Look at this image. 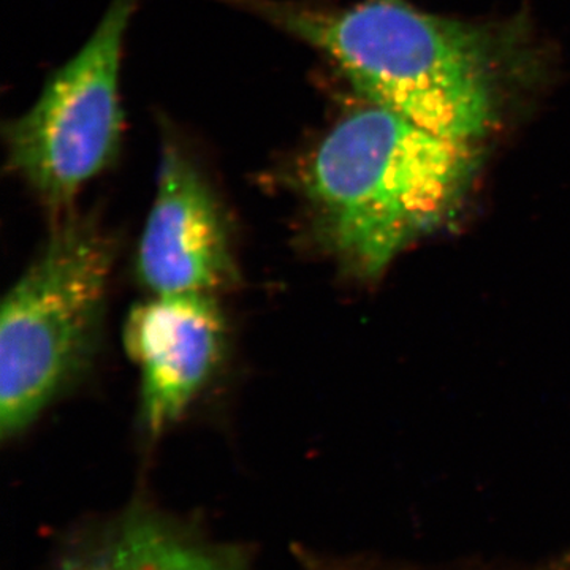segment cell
Returning <instances> with one entry per match:
<instances>
[{
	"label": "cell",
	"mask_w": 570,
	"mask_h": 570,
	"mask_svg": "<svg viewBox=\"0 0 570 570\" xmlns=\"http://www.w3.org/2000/svg\"><path fill=\"white\" fill-rule=\"evenodd\" d=\"M471 142L377 105L351 112L294 176L314 242L355 279H377L453 216L478 167Z\"/></svg>",
	"instance_id": "6da1fadb"
},
{
	"label": "cell",
	"mask_w": 570,
	"mask_h": 570,
	"mask_svg": "<svg viewBox=\"0 0 570 570\" xmlns=\"http://www.w3.org/2000/svg\"><path fill=\"white\" fill-rule=\"evenodd\" d=\"M324 52L367 99L415 126L474 141L493 119L489 48L469 26L400 0L325 11L285 0H230Z\"/></svg>",
	"instance_id": "7a4b0ae2"
},
{
	"label": "cell",
	"mask_w": 570,
	"mask_h": 570,
	"mask_svg": "<svg viewBox=\"0 0 570 570\" xmlns=\"http://www.w3.org/2000/svg\"><path fill=\"white\" fill-rule=\"evenodd\" d=\"M116 242L89 216L56 217L0 311V436L20 438L91 366Z\"/></svg>",
	"instance_id": "3957f363"
},
{
	"label": "cell",
	"mask_w": 570,
	"mask_h": 570,
	"mask_svg": "<svg viewBox=\"0 0 570 570\" xmlns=\"http://www.w3.org/2000/svg\"><path fill=\"white\" fill-rule=\"evenodd\" d=\"M134 10L135 0H112L85 47L51 75L31 110L7 126L11 170L52 216L73 212L82 187L119 156V70Z\"/></svg>",
	"instance_id": "277c9868"
},
{
	"label": "cell",
	"mask_w": 570,
	"mask_h": 570,
	"mask_svg": "<svg viewBox=\"0 0 570 570\" xmlns=\"http://www.w3.org/2000/svg\"><path fill=\"white\" fill-rule=\"evenodd\" d=\"M135 269L151 295H217L238 283L228 214L178 141L165 142Z\"/></svg>",
	"instance_id": "5b68a950"
},
{
	"label": "cell",
	"mask_w": 570,
	"mask_h": 570,
	"mask_svg": "<svg viewBox=\"0 0 570 570\" xmlns=\"http://www.w3.org/2000/svg\"><path fill=\"white\" fill-rule=\"evenodd\" d=\"M124 347L140 371V423L163 436L219 370L227 322L216 295L153 294L130 309Z\"/></svg>",
	"instance_id": "8992f818"
},
{
	"label": "cell",
	"mask_w": 570,
	"mask_h": 570,
	"mask_svg": "<svg viewBox=\"0 0 570 570\" xmlns=\"http://www.w3.org/2000/svg\"><path fill=\"white\" fill-rule=\"evenodd\" d=\"M61 570H247L232 547L146 505L80 532L63 549Z\"/></svg>",
	"instance_id": "52a82bcc"
}]
</instances>
